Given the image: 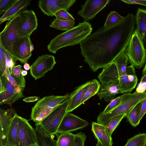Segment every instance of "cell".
<instances>
[{
    "label": "cell",
    "mask_w": 146,
    "mask_h": 146,
    "mask_svg": "<svg viewBox=\"0 0 146 146\" xmlns=\"http://www.w3.org/2000/svg\"><path fill=\"white\" fill-rule=\"evenodd\" d=\"M18 0H0V15L7 11Z\"/></svg>",
    "instance_id": "cell-37"
},
{
    "label": "cell",
    "mask_w": 146,
    "mask_h": 146,
    "mask_svg": "<svg viewBox=\"0 0 146 146\" xmlns=\"http://www.w3.org/2000/svg\"><path fill=\"white\" fill-rule=\"evenodd\" d=\"M18 137L19 146H29L38 144L35 129L25 118L19 116Z\"/></svg>",
    "instance_id": "cell-8"
},
{
    "label": "cell",
    "mask_w": 146,
    "mask_h": 146,
    "mask_svg": "<svg viewBox=\"0 0 146 146\" xmlns=\"http://www.w3.org/2000/svg\"><path fill=\"white\" fill-rule=\"evenodd\" d=\"M146 113V98L142 101L139 114V119L140 121Z\"/></svg>",
    "instance_id": "cell-42"
},
{
    "label": "cell",
    "mask_w": 146,
    "mask_h": 146,
    "mask_svg": "<svg viewBox=\"0 0 146 146\" xmlns=\"http://www.w3.org/2000/svg\"><path fill=\"white\" fill-rule=\"evenodd\" d=\"M92 30L91 25L89 22L79 23L76 26L52 39L47 46L48 50L55 54L61 48L80 44L91 34Z\"/></svg>",
    "instance_id": "cell-2"
},
{
    "label": "cell",
    "mask_w": 146,
    "mask_h": 146,
    "mask_svg": "<svg viewBox=\"0 0 146 146\" xmlns=\"http://www.w3.org/2000/svg\"><path fill=\"white\" fill-rule=\"evenodd\" d=\"M91 81L87 82L77 87L70 94V102L67 113L70 112L80 106V102L89 88Z\"/></svg>",
    "instance_id": "cell-18"
},
{
    "label": "cell",
    "mask_w": 146,
    "mask_h": 146,
    "mask_svg": "<svg viewBox=\"0 0 146 146\" xmlns=\"http://www.w3.org/2000/svg\"><path fill=\"white\" fill-rule=\"evenodd\" d=\"M121 1L128 4H138L146 7V1L145 0H121Z\"/></svg>",
    "instance_id": "cell-41"
},
{
    "label": "cell",
    "mask_w": 146,
    "mask_h": 146,
    "mask_svg": "<svg viewBox=\"0 0 146 146\" xmlns=\"http://www.w3.org/2000/svg\"><path fill=\"white\" fill-rule=\"evenodd\" d=\"M119 93L118 84L100 88L96 95L100 100L103 98L105 101L110 102L115 95Z\"/></svg>",
    "instance_id": "cell-23"
},
{
    "label": "cell",
    "mask_w": 146,
    "mask_h": 146,
    "mask_svg": "<svg viewBox=\"0 0 146 146\" xmlns=\"http://www.w3.org/2000/svg\"><path fill=\"white\" fill-rule=\"evenodd\" d=\"M133 95V94L130 93H125L113 99L107 106L104 110L101 113H105L110 111L129 98Z\"/></svg>",
    "instance_id": "cell-28"
},
{
    "label": "cell",
    "mask_w": 146,
    "mask_h": 146,
    "mask_svg": "<svg viewBox=\"0 0 146 146\" xmlns=\"http://www.w3.org/2000/svg\"><path fill=\"white\" fill-rule=\"evenodd\" d=\"M137 81L134 67L131 64L127 66L125 73L119 77V88L120 93L131 92L135 88Z\"/></svg>",
    "instance_id": "cell-16"
},
{
    "label": "cell",
    "mask_w": 146,
    "mask_h": 146,
    "mask_svg": "<svg viewBox=\"0 0 146 146\" xmlns=\"http://www.w3.org/2000/svg\"><path fill=\"white\" fill-rule=\"evenodd\" d=\"M0 146H9L5 145H0Z\"/></svg>",
    "instance_id": "cell-53"
},
{
    "label": "cell",
    "mask_w": 146,
    "mask_h": 146,
    "mask_svg": "<svg viewBox=\"0 0 146 146\" xmlns=\"http://www.w3.org/2000/svg\"><path fill=\"white\" fill-rule=\"evenodd\" d=\"M30 36L18 38L13 42L7 50L16 60L22 63H27L32 54Z\"/></svg>",
    "instance_id": "cell-7"
},
{
    "label": "cell",
    "mask_w": 146,
    "mask_h": 146,
    "mask_svg": "<svg viewBox=\"0 0 146 146\" xmlns=\"http://www.w3.org/2000/svg\"><path fill=\"white\" fill-rule=\"evenodd\" d=\"M29 146H40L38 144H36L31 145Z\"/></svg>",
    "instance_id": "cell-52"
},
{
    "label": "cell",
    "mask_w": 146,
    "mask_h": 146,
    "mask_svg": "<svg viewBox=\"0 0 146 146\" xmlns=\"http://www.w3.org/2000/svg\"><path fill=\"white\" fill-rule=\"evenodd\" d=\"M124 17L115 11H111L108 15L103 27H106L116 24L123 20Z\"/></svg>",
    "instance_id": "cell-34"
},
{
    "label": "cell",
    "mask_w": 146,
    "mask_h": 146,
    "mask_svg": "<svg viewBox=\"0 0 146 146\" xmlns=\"http://www.w3.org/2000/svg\"><path fill=\"white\" fill-rule=\"evenodd\" d=\"M58 19L74 21L75 19L72 16L68 11L64 10H61L56 12L54 16Z\"/></svg>",
    "instance_id": "cell-36"
},
{
    "label": "cell",
    "mask_w": 146,
    "mask_h": 146,
    "mask_svg": "<svg viewBox=\"0 0 146 146\" xmlns=\"http://www.w3.org/2000/svg\"><path fill=\"white\" fill-rule=\"evenodd\" d=\"M75 134L70 132L61 133L56 141L57 146H74Z\"/></svg>",
    "instance_id": "cell-27"
},
{
    "label": "cell",
    "mask_w": 146,
    "mask_h": 146,
    "mask_svg": "<svg viewBox=\"0 0 146 146\" xmlns=\"http://www.w3.org/2000/svg\"><path fill=\"white\" fill-rule=\"evenodd\" d=\"M143 42L144 47L146 49V36L143 38Z\"/></svg>",
    "instance_id": "cell-49"
},
{
    "label": "cell",
    "mask_w": 146,
    "mask_h": 146,
    "mask_svg": "<svg viewBox=\"0 0 146 146\" xmlns=\"http://www.w3.org/2000/svg\"><path fill=\"white\" fill-rule=\"evenodd\" d=\"M100 87V84L97 80L94 79L91 81L90 85L80 102V105L91 97L96 94L99 91Z\"/></svg>",
    "instance_id": "cell-29"
},
{
    "label": "cell",
    "mask_w": 146,
    "mask_h": 146,
    "mask_svg": "<svg viewBox=\"0 0 146 146\" xmlns=\"http://www.w3.org/2000/svg\"><path fill=\"white\" fill-rule=\"evenodd\" d=\"M31 1V0H18L1 17L0 24L6 21L10 20L26 10Z\"/></svg>",
    "instance_id": "cell-19"
},
{
    "label": "cell",
    "mask_w": 146,
    "mask_h": 146,
    "mask_svg": "<svg viewBox=\"0 0 146 146\" xmlns=\"http://www.w3.org/2000/svg\"><path fill=\"white\" fill-rule=\"evenodd\" d=\"M135 29L141 40L143 41L146 36V9L138 8L135 16Z\"/></svg>",
    "instance_id": "cell-22"
},
{
    "label": "cell",
    "mask_w": 146,
    "mask_h": 146,
    "mask_svg": "<svg viewBox=\"0 0 146 146\" xmlns=\"http://www.w3.org/2000/svg\"><path fill=\"white\" fill-rule=\"evenodd\" d=\"M27 72L25 70H22L21 72V74L23 76H25L27 74Z\"/></svg>",
    "instance_id": "cell-48"
},
{
    "label": "cell",
    "mask_w": 146,
    "mask_h": 146,
    "mask_svg": "<svg viewBox=\"0 0 146 146\" xmlns=\"http://www.w3.org/2000/svg\"><path fill=\"white\" fill-rule=\"evenodd\" d=\"M35 130L40 146H57L56 141L54 139V135L47 134L38 124H36Z\"/></svg>",
    "instance_id": "cell-24"
},
{
    "label": "cell",
    "mask_w": 146,
    "mask_h": 146,
    "mask_svg": "<svg viewBox=\"0 0 146 146\" xmlns=\"http://www.w3.org/2000/svg\"><path fill=\"white\" fill-rule=\"evenodd\" d=\"M124 52L134 67L138 69L143 67L146 60V49L135 29Z\"/></svg>",
    "instance_id": "cell-5"
},
{
    "label": "cell",
    "mask_w": 146,
    "mask_h": 146,
    "mask_svg": "<svg viewBox=\"0 0 146 146\" xmlns=\"http://www.w3.org/2000/svg\"><path fill=\"white\" fill-rule=\"evenodd\" d=\"M20 22L18 28V38L30 36L37 28V19L32 10H26L19 15Z\"/></svg>",
    "instance_id": "cell-9"
},
{
    "label": "cell",
    "mask_w": 146,
    "mask_h": 146,
    "mask_svg": "<svg viewBox=\"0 0 146 146\" xmlns=\"http://www.w3.org/2000/svg\"><path fill=\"white\" fill-rule=\"evenodd\" d=\"M5 53L6 58V70L9 71L11 72L13 68L16 64V60L14 59L9 52L5 50Z\"/></svg>",
    "instance_id": "cell-38"
},
{
    "label": "cell",
    "mask_w": 146,
    "mask_h": 146,
    "mask_svg": "<svg viewBox=\"0 0 146 146\" xmlns=\"http://www.w3.org/2000/svg\"><path fill=\"white\" fill-rule=\"evenodd\" d=\"M140 82H146V74L142 76L141 78Z\"/></svg>",
    "instance_id": "cell-47"
},
{
    "label": "cell",
    "mask_w": 146,
    "mask_h": 146,
    "mask_svg": "<svg viewBox=\"0 0 146 146\" xmlns=\"http://www.w3.org/2000/svg\"><path fill=\"white\" fill-rule=\"evenodd\" d=\"M146 133H140L128 139L124 146H146Z\"/></svg>",
    "instance_id": "cell-31"
},
{
    "label": "cell",
    "mask_w": 146,
    "mask_h": 146,
    "mask_svg": "<svg viewBox=\"0 0 146 146\" xmlns=\"http://www.w3.org/2000/svg\"><path fill=\"white\" fill-rule=\"evenodd\" d=\"M135 17L129 13L112 26L100 27L80 43L84 61L94 72L124 52L135 29Z\"/></svg>",
    "instance_id": "cell-1"
},
{
    "label": "cell",
    "mask_w": 146,
    "mask_h": 146,
    "mask_svg": "<svg viewBox=\"0 0 146 146\" xmlns=\"http://www.w3.org/2000/svg\"><path fill=\"white\" fill-rule=\"evenodd\" d=\"M75 23L74 21H64L55 19L51 22L49 26L56 29L66 31L74 27Z\"/></svg>",
    "instance_id": "cell-30"
},
{
    "label": "cell",
    "mask_w": 146,
    "mask_h": 146,
    "mask_svg": "<svg viewBox=\"0 0 146 146\" xmlns=\"http://www.w3.org/2000/svg\"><path fill=\"white\" fill-rule=\"evenodd\" d=\"M142 101L137 104L130 109L126 116L128 121L134 127L137 126L140 121L139 114Z\"/></svg>",
    "instance_id": "cell-25"
},
{
    "label": "cell",
    "mask_w": 146,
    "mask_h": 146,
    "mask_svg": "<svg viewBox=\"0 0 146 146\" xmlns=\"http://www.w3.org/2000/svg\"><path fill=\"white\" fill-rule=\"evenodd\" d=\"M0 93L4 92L5 90V86L3 82L1 80H0Z\"/></svg>",
    "instance_id": "cell-44"
},
{
    "label": "cell",
    "mask_w": 146,
    "mask_h": 146,
    "mask_svg": "<svg viewBox=\"0 0 146 146\" xmlns=\"http://www.w3.org/2000/svg\"><path fill=\"white\" fill-rule=\"evenodd\" d=\"M146 90V82H140L138 84L135 92L133 94H137L143 93Z\"/></svg>",
    "instance_id": "cell-40"
},
{
    "label": "cell",
    "mask_w": 146,
    "mask_h": 146,
    "mask_svg": "<svg viewBox=\"0 0 146 146\" xmlns=\"http://www.w3.org/2000/svg\"><path fill=\"white\" fill-rule=\"evenodd\" d=\"M56 63L55 58L52 55L45 54L39 56L31 66V74L37 80L52 70Z\"/></svg>",
    "instance_id": "cell-10"
},
{
    "label": "cell",
    "mask_w": 146,
    "mask_h": 146,
    "mask_svg": "<svg viewBox=\"0 0 146 146\" xmlns=\"http://www.w3.org/2000/svg\"><path fill=\"white\" fill-rule=\"evenodd\" d=\"M0 79L4 83L5 90L0 93V104H7L10 105L25 96L23 91L24 88L21 86L16 88L8 81L5 75L0 76Z\"/></svg>",
    "instance_id": "cell-13"
},
{
    "label": "cell",
    "mask_w": 146,
    "mask_h": 146,
    "mask_svg": "<svg viewBox=\"0 0 146 146\" xmlns=\"http://www.w3.org/2000/svg\"><path fill=\"white\" fill-rule=\"evenodd\" d=\"M89 125L87 121L70 112L64 117L58 127V133L69 132L81 129Z\"/></svg>",
    "instance_id": "cell-15"
},
{
    "label": "cell",
    "mask_w": 146,
    "mask_h": 146,
    "mask_svg": "<svg viewBox=\"0 0 146 146\" xmlns=\"http://www.w3.org/2000/svg\"><path fill=\"white\" fill-rule=\"evenodd\" d=\"M38 96H31L26 97L24 98L23 100L26 102H34L38 100L39 98Z\"/></svg>",
    "instance_id": "cell-43"
},
{
    "label": "cell",
    "mask_w": 146,
    "mask_h": 146,
    "mask_svg": "<svg viewBox=\"0 0 146 146\" xmlns=\"http://www.w3.org/2000/svg\"></svg>",
    "instance_id": "cell-55"
},
{
    "label": "cell",
    "mask_w": 146,
    "mask_h": 146,
    "mask_svg": "<svg viewBox=\"0 0 146 146\" xmlns=\"http://www.w3.org/2000/svg\"><path fill=\"white\" fill-rule=\"evenodd\" d=\"M16 113L12 108L7 110L0 109V145H4L12 119Z\"/></svg>",
    "instance_id": "cell-17"
},
{
    "label": "cell",
    "mask_w": 146,
    "mask_h": 146,
    "mask_svg": "<svg viewBox=\"0 0 146 146\" xmlns=\"http://www.w3.org/2000/svg\"><path fill=\"white\" fill-rule=\"evenodd\" d=\"M76 0H40L38 6L44 14L52 17L58 11L64 10L68 12Z\"/></svg>",
    "instance_id": "cell-11"
},
{
    "label": "cell",
    "mask_w": 146,
    "mask_h": 146,
    "mask_svg": "<svg viewBox=\"0 0 146 146\" xmlns=\"http://www.w3.org/2000/svg\"><path fill=\"white\" fill-rule=\"evenodd\" d=\"M145 91H146V90Z\"/></svg>",
    "instance_id": "cell-54"
},
{
    "label": "cell",
    "mask_w": 146,
    "mask_h": 146,
    "mask_svg": "<svg viewBox=\"0 0 146 146\" xmlns=\"http://www.w3.org/2000/svg\"><path fill=\"white\" fill-rule=\"evenodd\" d=\"M129 61L127 55L123 52L117 56L113 61L116 66L119 77L125 73Z\"/></svg>",
    "instance_id": "cell-26"
},
{
    "label": "cell",
    "mask_w": 146,
    "mask_h": 146,
    "mask_svg": "<svg viewBox=\"0 0 146 146\" xmlns=\"http://www.w3.org/2000/svg\"><path fill=\"white\" fill-rule=\"evenodd\" d=\"M76 138L74 146H84L86 139V135L81 131L75 134Z\"/></svg>",
    "instance_id": "cell-39"
},
{
    "label": "cell",
    "mask_w": 146,
    "mask_h": 146,
    "mask_svg": "<svg viewBox=\"0 0 146 146\" xmlns=\"http://www.w3.org/2000/svg\"><path fill=\"white\" fill-rule=\"evenodd\" d=\"M110 2V0H87L81 6L78 14L85 22L93 19Z\"/></svg>",
    "instance_id": "cell-14"
},
{
    "label": "cell",
    "mask_w": 146,
    "mask_h": 146,
    "mask_svg": "<svg viewBox=\"0 0 146 146\" xmlns=\"http://www.w3.org/2000/svg\"><path fill=\"white\" fill-rule=\"evenodd\" d=\"M5 50L2 45L0 43V76H1L5 75L6 70Z\"/></svg>",
    "instance_id": "cell-35"
},
{
    "label": "cell",
    "mask_w": 146,
    "mask_h": 146,
    "mask_svg": "<svg viewBox=\"0 0 146 146\" xmlns=\"http://www.w3.org/2000/svg\"><path fill=\"white\" fill-rule=\"evenodd\" d=\"M20 22L18 15L7 21L6 25L0 33V43L7 50L11 43L18 38L17 30Z\"/></svg>",
    "instance_id": "cell-12"
},
{
    "label": "cell",
    "mask_w": 146,
    "mask_h": 146,
    "mask_svg": "<svg viewBox=\"0 0 146 146\" xmlns=\"http://www.w3.org/2000/svg\"><path fill=\"white\" fill-rule=\"evenodd\" d=\"M142 74L143 75L146 74V60L145 66L142 71Z\"/></svg>",
    "instance_id": "cell-46"
},
{
    "label": "cell",
    "mask_w": 146,
    "mask_h": 146,
    "mask_svg": "<svg viewBox=\"0 0 146 146\" xmlns=\"http://www.w3.org/2000/svg\"><path fill=\"white\" fill-rule=\"evenodd\" d=\"M125 114H122L116 116L112 118L105 125L109 135H111L115 129L119 124L122 119L126 116Z\"/></svg>",
    "instance_id": "cell-33"
},
{
    "label": "cell",
    "mask_w": 146,
    "mask_h": 146,
    "mask_svg": "<svg viewBox=\"0 0 146 146\" xmlns=\"http://www.w3.org/2000/svg\"><path fill=\"white\" fill-rule=\"evenodd\" d=\"M22 66L19 65L14 66L12 69L11 74L16 81L18 84L23 88L25 87L26 82L24 76L21 74Z\"/></svg>",
    "instance_id": "cell-32"
},
{
    "label": "cell",
    "mask_w": 146,
    "mask_h": 146,
    "mask_svg": "<svg viewBox=\"0 0 146 146\" xmlns=\"http://www.w3.org/2000/svg\"><path fill=\"white\" fill-rule=\"evenodd\" d=\"M34 46L32 44L31 46V51H32L34 50Z\"/></svg>",
    "instance_id": "cell-51"
},
{
    "label": "cell",
    "mask_w": 146,
    "mask_h": 146,
    "mask_svg": "<svg viewBox=\"0 0 146 146\" xmlns=\"http://www.w3.org/2000/svg\"><path fill=\"white\" fill-rule=\"evenodd\" d=\"M96 146H105L102 145L99 141H98V142L96 144Z\"/></svg>",
    "instance_id": "cell-50"
},
{
    "label": "cell",
    "mask_w": 146,
    "mask_h": 146,
    "mask_svg": "<svg viewBox=\"0 0 146 146\" xmlns=\"http://www.w3.org/2000/svg\"><path fill=\"white\" fill-rule=\"evenodd\" d=\"M92 130L97 140L105 146H112V141L105 126L94 122L92 123Z\"/></svg>",
    "instance_id": "cell-20"
},
{
    "label": "cell",
    "mask_w": 146,
    "mask_h": 146,
    "mask_svg": "<svg viewBox=\"0 0 146 146\" xmlns=\"http://www.w3.org/2000/svg\"><path fill=\"white\" fill-rule=\"evenodd\" d=\"M19 115L17 113L13 117L4 145L9 146H19L18 137Z\"/></svg>",
    "instance_id": "cell-21"
},
{
    "label": "cell",
    "mask_w": 146,
    "mask_h": 146,
    "mask_svg": "<svg viewBox=\"0 0 146 146\" xmlns=\"http://www.w3.org/2000/svg\"><path fill=\"white\" fill-rule=\"evenodd\" d=\"M70 102L69 98L56 107L40 122L38 124L47 134L54 135L58 133L59 126L67 113Z\"/></svg>",
    "instance_id": "cell-4"
},
{
    "label": "cell",
    "mask_w": 146,
    "mask_h": 146,
    "mask_svg": "<svg viewBox=\"0 0 146 146\" xmlns=\"http://www.w3.org/2000/svg\"><path fill=\"white\" fill-rule=\"evenodd\" d=\"M146 98V91L134 94L118 106L105 113L100 112L97 118V122L105 126L113 117L119 115L127 114L133 107Z\"/></svg>",
    "instance_id": "cell-6"
},
{
    "label": "cell",
    "mask_w": 146,
    "mask_h": 146,
    "mask_svg": "<svg viewBox=\"0 0 146 146\" xmlns=\"http://www.w3.org/2000/svg\"><path fill=\"white\" fill-rule=\"evenodd\" d=\"M23 67L26 70H29L30 69L31 66L27 63H26L24 64Z\"/></svg>",
    "instance_id": "cell-45"
},
{
    "label": "cell",
    "mask_w": 146,
    "mask_h": 146,
    "mask_svg": "<svg viewBox=\"0 0 146 146\" xmlns=\"http://www.w3.org/2000/svg\"><path fill=\"white\" fill-rule=\"evenodd\" d=\"M70 94L50 96L39 100L32 108L31 118L35 124L40 122L58 106L69 98Z\"/></svg>",
    "instance_id": "cell-3"
}]
</instances>
